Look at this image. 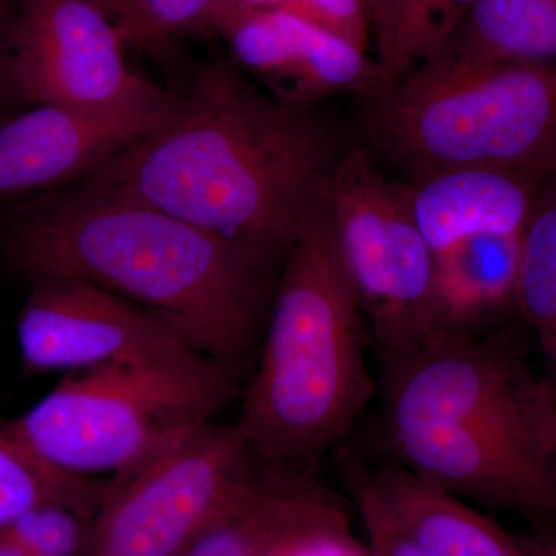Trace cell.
I'll return each mask as SVG.
<instances>
[{"label": "cell", "mask_w": 556, "mask_h": 556, "mask_svg": "<svg viewBox=\"0 0 556 556\" xmlns=\"http://www.w3.org/2000/svg\"><path fill=\"white\" fill-rule=\"evenodd\" d=\"M345 150L313 110L285 104L233 65L215 62L163 127L83 181L278 262L324 206Z\"/></svg>", "instance_id": "6da1fadb"}, {"label": "cell", "mask_w": 556, "mask_h": 556, "mask_svg": "<svg viewBox=\"0 0 556 556\" xmlns=\"http://www.w3.org/2000/svg\"><path fill=\"white\" fill-rule=\"evenodd\" d=\"M7 249L31 280L94 285L152 311L237 379L254 369L277 263L258 249L84 181L22 208Z\"/></svg>", "instance_id": "7a4b0ae2"}, {"label": "cell", "mask_w": 556, "mask_h": 556, "mask_svg": "<svg viewBox=\"0 0 556 556\" xmlns=\"http://www.w3.org/2000/svg\"><path fill=\"white\" fill-rule=\"evenodd\" d=\"M383 367L382 428L397 466L556 526V386L510 332L439 334Z\"/></svg>", "instance_id": "3957f363"}, {"label": "cell", "mask_w": 556, "mask_h": 556, "mask_svg": "<svg viewBox=\"0 0 556 556\" xmlns=\"http://www.w3.org/2000/svg\"><path fill=\"white\" fill-rule=\"evenodd\" d=\"M361 302L327 207L285 257L239 422L260 466L306 470L338 447L375 394Z\"/></svg>", "instance_id": "277c9868"}, {"label": "cell", "mask_w": 556, "mask_h": 556, "mask_svg": "<svg viewBox=\"0 0 556 556\" xmlns=\"http://www.w3.org/2000/svg\"><path fill=\"white\" fill-rule=\"evenodd\" d=\"M372 149L408 181L492 167L556 178V65L431 60L364 98Z\"/></svg>", "instance_id": "5b68a950"}, {"label": "cell", "mask_w": 556, "mask_h": 556, "mask_svg": "<svg viewBox=\"0 0 556 556\" xmlns=\"http://www.w3.org/2000/svg\"><path fill=\"white\" fill-rule=\"evenodd\" d=\"M240 394V380L197 351L124 357L67 372L11 426L68 473H116Z\"/></svg>", "instance_id": "8992f818"}, {"label": "cell", "mask_w": 556, "mask_h": 556, "mask_svg": "<svg viewBox=\"0 0 556 556\" xmlns=\"http://www.w3.org/2000/svg\"><path fill=\"white\" fill-rule=\"evenodd\" d=\"M340 258L383 365L438 336L433 249L417 228L404 185L364 148H346L327 190Z\"/></svg>", "instance_id": "52a82bcc"}, {"label": "cell", "mask_w": 556, "mask_h": 556, "mask_svg": "<svg viewBox=\"0 0 556 556\" xmlns=\"http://www.w3.org/2000/svg\"><path fill=\"white\" fill-rule=\"evenodd\" d=\"M255 470L236 424L181 431L113 473L84 556H179Z\"/></svg>", "instance_id": "ba28073f"}, {"label": "cell", "mask_w": 556, "mask_h": 556, "mask_svg": "<svg viewBox=\"0 0 556 556\" xmlns=\"http://www.w3.org/2000/svg\"><path fill=\"white\" fill-rule=\"evenodd\" d=\"M123 31L97 0H24L7 40V78L36 104L119 112L177 94L129 67Z\"/></svg>", "instance_id": "9c48e42d"}, {"label": "cell", "mask_w": 556, "mask_h": 556, "mask_svg": "<svg viewBox=\"0 0 556 556\" xmlns=\"http://www.w3.org/2000/svg\"><path fill=\"white\" fill-rule=\"evenodd\" d=\"M17 343L25 367L36 372H70L124 357L197 351L152 311L70 278L33 280L17 318Z\"/></svg>", "instance_id": "30bf717a"}, {"label": "cell", "mask_w": 556, "mask_h": 556, "mask_svg": "<svg viewBox=\"0 0 556 556\" xmlns=\"http://www.w3.org/2000/svg\"><path fill=\"white\" fill-rule=\"evenodd\" d=\"M212 28L228 42L241 68L292 108L313 110L339 94L367 98L386 84L382 67L368 51L294 14L226 0Z\"/></svg>", "instance_id": "8fae6325"}, {"label": "cell", "mask_w": 556, "mask_h": 556, "mask_svg": "<svg viewBox=\"0 0 556 556\" xmlns=\"http://www.w3.org/2000/svg\"><path fill=\"white\" fill-rule=\"evenodd\" d=\"M179 98L152 108L94 112L56 104L0 123V201L83 181L174 116Z\"/></svg>", "instance_id": "7c38bea8"}, {"label": "cell", "mask_w": 556, "mask_h": 556, "mask_svg": "<svg viewBox=\"0 0 556 556\" xmlns=\"http://www.w3.org/2000/svg\"><path fill=\"white\" fill-rule=\"evenodd\" d=\"M548 181L518 172L464 167L402 185L417 228L437 254L473 237L521 236Z\"/></svg>", "instance_id": "4fadbf2b"}, {"label": "cell", "mask_w": 556, "mask_h": 556, "mask_svg": "<svg viewBox=\"0 0 556 556\" xmlns=\"http://www.w3.org/2000/svg\"><path fill=\"white\" fill-rule=\"evenodd\" d=\"M266 470L252 492V556H372L338 496L308 477Z\"/></svg>", "instance_id": "5bb4252c"}, {"label": "cell", "mask_w": 556, "mask_h": 556, "mask_svg": "<svg viewBox=\"0 0 556 556\" xmlns=\"http://www.w3.org/2000/svg\"><path fill=\"white\" fill-rule=\"evenodd\" d=\"M369 479L399 526L430 556H540L529 535L507 532L407 468L386 466Z\"/></svg>", "instance_id": "9a60e30c"}, {"label": "cell", "mask_w": 556, "mask_h": 556, "mask_svg": "<svg viewBox=\"0 0 556 556\" xmlns=\"http://www.w3.org/2000/svg\"><path fill=\"white\" fill-rule=\"evenodd\" d=\"M522 233L473 237L434 254L438 334H481L517 309Z\"/></svg>", "instance_id": "2e32d148"}, {"label": "cell", "mask_w": 556, "mask_h": 556, "mask_svg": "<svg viewBox=\"0 0 556 556\" xmlns=\"http://www.w3.org/2000/svg\"><path fill=\"white\" fill-rule=\"evenodd\" d=\"M431 60L467 65L554 64L556 0H478Z\"/></svg>", "instance_id": "e0dca14e"}, {"label": "cell", "mask_w": 556, "mask_h": 556, "mask_svg": "<svg viewBox=\"0 0 556 556\" xmlns=\"http://www.w3.org/2000/svg\"><path fill=\"white\" fill-rule=\"evenodd\" d=\"M110 486L83 475L68 473L39 456L0 419V532L40 504H61L93 519Z\"/></svg>", "instance_id": "ac0fdd59"}, {"label": "cell", "mask_w": 556, "mask_h": 556, "mask_svg": "<svg viewBox=\"0 0 556 556\" xmlns=\"http://www.w3.org/2000/svg\"><path fill=\"white\" fill-rule=\"evenodd\" d=\"M517 309L535 332L556 386V178L541 192L522 233Z\"/></svg>", "instance_id": "d6986e66"}, {"label": "cell", "mask_w": 556, "mask_h": 556, "mask_svg": "<svg viewBox=\"0 0 556 556\" xmlns=\"http://www.w3.org/2000/svg\"><path fill=\"white\" fill-rule=\"evenodd\" d=\"M478 0H399L376 31L378 61L386 84L437 56ZM383 84V86H386Z\"/></svg>", "instance_id": "ffe728a7"}, {"label": "cell", "mask_w": 556, "mask_h": 556, "mask_svg": "<svg viewBox=\"0 0 556 556\" xmlns=\"http://www.w3.org/2000/svg\"><path fill=\"white\" fill-rule=\"evenodd\" d=\"M93 519L61 504H40L3 532L28 556H84Z\"/></svg>", "instance_id": "44dd1931"}, {"label": "cell", "mask_w": 556, "mask_h": 556, "mask_svg": "<svg viewBox=\"0 0 556 556\" xmlns=\"http://www.w3.org/2000/svg\"><path fill=\"white\" fill-rule=\"evenodd\" d=\"M249 9L283 11L342 36L368 51L371 20L362 0H236Z\"/></svg>", "instance_id": "7402d4cb"}, {"label": "cell", "mask_w": 556, "mask_h": 556, "mask_svg": "<svg viewBox=\"0 0 556 556\" xmlns=\"http://www.w3.org/2000/svg\"><path fill=\"white\" fill-rule=\"evenodd\" d=\"M348 486L372 556H430L399 526L380 500L368 473L358 468L351 471Z\"/></svg>", "instance_id": "603a6c76"}, {"label": "cell", "mask_w": 556, "mask_h": 556, "mask_svg": "<svg viewBox=\"0 0 556 556\" xmlns=\"http://www.w3.org/2000/svg\"><path fill=\"white\" fill-rule=\"evenodd\" d=\"M226 0H134L139 25V46H159L179 33L212 28Z\"/></svg>", "instance_id": "cb8c5ba5"}, {"label": "cell", "mask_w": 556, "mask_h": 556, "mask_svg": "<svg viewBox=\"0 0 556 556\" xmlns=\"http://www.w3.org/2000/svg\"><path fill=\"white\" fill-rule=\"evenodd\" d=\"M98 3L108 11L109 16L115 21L124 38L130 42H139V25L137 11H135L134 0H97Z\"/></svg>", "instance_id": "d4e9b609"}, {"label": "cell", "mask_w": 556, "mask_h": 556, "mask_svg": "<svg viewBox=\"0 0 556 556\" xmlns=\"http://www.w3.org/2000/svg\"><path fill=\"white\" fill-rule=\"evenodd\" d=\"M529 538L540 556H556V526H535Z\"/></svg>", "instance_id": "484cf974"}, {"label": "cell", "mask_w": 556, "mask_h": 556, "mask_svg": "<svg viewBox=\"0 0 556 556\" xmlns=\"http://www.w3.org/2000/svg\"><path fill=\"white\" fill-rule=\"evenodd\" d=\"M371 20L372 38L376 31L380 30L390 17L391 11L396 7L397 0H362Z\"/></svg>", "instance_id": "4316f807"}, {"label": "cell", "mask_w": 556, "mask_h": 556, "mask_svg": "<svg viewBox=\"0 0 556 556\" xmlns=\"http://www.w3.org/2000/svg\"><path fill=\"white\" fill-rule=\"evenodd\" d=\"M0 556H28L7 532H0Z\"/></svg>", "instance_id": "83f0119b"}, {"label": "cell", "mask_w": 556, "mask_h": 556, "mask_svg": "<svg viewBox=\"0 0 556 556\" xmlns=\"http://www.w3.org/2000/svg\"><path fill=\"white\" fill-rule=\"evenodd\" d=\"M7 10L5 0H0V64L3 65L5 61L7 40H9V33L7 31Z\"/></svg>", "instance_id": "f1b7e54d"}, {"label": "cell", "mask_w": 556, "mask_h": 556, "mask_svg": "<svg viewBox=\"0 0 556 556\" xmlns=\"http://www.w3.org/2000/svg\"><path fill=\"white\" fill-rule=\"evenodd\" d=\"M397 2H399V0H397ZM393 10H394V9H393ZM378 31H379V30H378Z\"/></svg>", "instance_id": "f546056e"}]
</instances>
